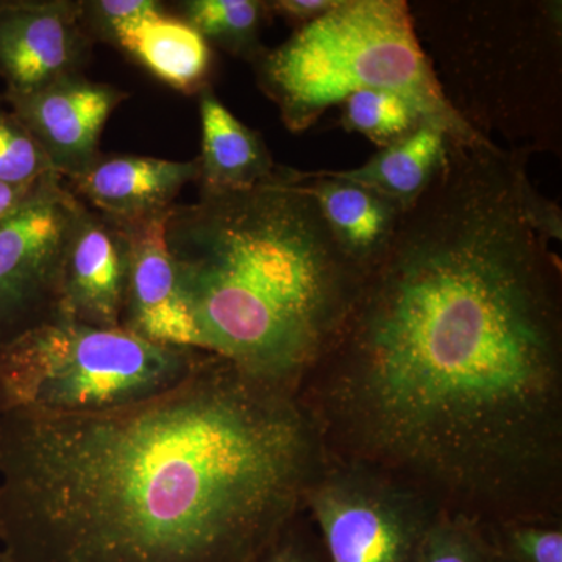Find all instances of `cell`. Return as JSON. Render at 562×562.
<instances>
[{
	"instance_id": "obj_22",
	"label": "cell",
	"mask_w": 562,
	"mask_h": 562,
	"mask_svg": "<svg viewBox=\"0 0 562 562\" xmlns=\"http://www.w3.org/2000/svg\"><path fill=\"white\" fill-rule=\"evenodd\" d=\"M161 9L157 0H94L83 2V18L92 38L110 41L114 32Z\"/></svg>"
},
{
	"instance_id": "obj_3",
	"label": "cell",
	"mask_w": 562,
	"mask_h": 562,
	"mask_svg": "<svg viewBox=\"0 0 562 562\" xmlns=\"http://www.w3.org/2000/svg\"><path fill=\"white\" fill-rule=\"evenodd\" d=\"M166 239L202 350L295 392L364 277L284 166L249 190L173 206Z\"/></svg>"
},
{
	"instance_id": "obj_4",
	"label": "cell",
	"mask_w": 562,
	"mask_h": 562,
	"mask_svg": "<svg viewBox=\"0 0 562 562\" xmlns=\"http://www.w3.org/2000/svg\"><path fill=\"white\" fill-rule=\"evenodd\" d=\"M260 90L291 133L310 131L360 91L401 95L450 143L486 139L447 98L405 0H338L254 61Z\"/></svg>"
},
{
	"instance_id": "obj_2",
	"label": "cell",
	"mask_w": 562,
	"mask_h": 562,
	"mask_svg": "<svg viewBox=\"0 0 562 562\" xmlns=\"http://www.w3.org/2000/svg\"><path fill=\"white\" fill-rule=\"evenodd\" d=\"M324 458L297 392L205 351L144 401L0 414V543L11 562H255Z\"/></svg>"
},
{
	"instance_id": "obj_18",
	"label": "cell",
	"mask_w": 562,
	"mask_h": 562,
	"mask_svg": "<svg viewBox=\"0 0 562 562\" xmlns=\"http://www.w3.org/2000/svg\"><path fill=\"white\" fill-rule=\"evenodd\" d=\"M341 105L346 131L360 133L380 149L405 139L425 124L424 117L405 99L392 92L360 91L349 95Z\"/></svg>"
},
{
	"instance_id": "obj_6",
	"label": "cell",
	"mask_w": 562,
	"mask_h": 562,
	"mask_svg": "<svg viewBox=\"0 0 562 562\" xmlns=\"http://www.w3.org/2000/svg\"><path fill=\"white\" fill-rule=\"evenodd\" d=\"M303 512L327 562H417L439 509L382 472L325 457Z\"/></svg>"
},
{
	"instance_id": "obj_8",
	"label": "cell",
	"mask_w": 562,
	"mask_h": 562,
	"mask_svg": "<svg viewBox=\"0 0 562 562\" xmlns=\"http://www.w3.org/2000/svg\"><path fill=\"white\" fill-rule=\"evenodd\" d=\"M94 38L83 2L0 0V77L3 95H25L83 74Z\"/></svg>"
},
{
	"instance_id": "obj_21",
	"label": "cell",
	"mask_w": 562,
	"mask_h": 562,
	"mask_svg": "<svg viewBox=\"0 0 562 562\" xmlns=\"http://www.w3.org/2000/svg\"><path fill=\"white\" fill-rule=\"evenodd\" d=\"M0 99V183L32 184L54 172L38 140ZM57 173V172H55Z\"/></svg>"
},
{
	"instance_id": "obj_19",
	"label": "cell",
	"mask_w": 562,
	"mask_h": 562,
	"mask_svg": "<svg viewBox=\"0 0 562 562\" xmlns=\"http://www.w3.org/2000/svg\"><path fill=\"white\" fill-rule=\"evenodd\" d=\"M492 547L482 524L439 512L425 536L417 562H491Z\"/></svg>"
},
{
	"instance_id": "obj_12",
	"label": "cell",
	"mask_w": 562,
	"mask_h": 562,
	"mask_svg": "<svg viewBox=\"0 0 562 562\" xmlns=\"http://www.w3.org/2000/svg\"><path fill=\"white\" fill-rule=\"evenodd\" d=\"M201 165L140 155L99 158L87 172L65 180L85 205L124 225L140 224L169 213L191 181H199Z\"/></svg>"
},
{
	"instance_id": "obj_9",
	"label": "cell",
	"mask_w": 562,
	"mask_h": 562,
	"mask_svg": "<svg viewBox=\"0 0 562 562\" xmlns=\"http://www.w3.org/2000/svg\"><path fill=\"white\" fill-rule=\"evenodd\" d=\"M128 95L76 74L31 94L3 95L2 101L38 140L54 172L70 180L102 157L103 128Z\"/></svg>"
},
{
	"instance_id": "obj_5",
	"label": "cell",
	"mask_w": 562,
	"mask_h": 562,
	"mask_svg": "<svg viewBox=\"0 0 562 562\" xmlns=\"http://www.w3.org/2000/svg\"><path fill=\"white\" fill-rule=\"evenodd\" d=\"M203 353L60 314L0 349V414L99 413L144 401L179 383Z\"/></svg>"
},
{
	"instance_id": "obj_11",
	"label": "cell",
	"mask_w": 562,
	"mask_h": 562,
	"mask_svg": "<svg viewBox=\"0 0 562 562\" xmlns=\"http://www.w3.org/2000/svg\"><path fill=\"white\" fill-rule=\"evenodd\" d=\"M128 266L127 225L81 202L63 273L61 313L92 327H121Z\"/></svg>"
},
{
	"instance_id": "obj_1",
	"label": "cell",
	"mask_w": 562,
	"mask_h": 562,
	"mask_svg": "<svg viewBox=\"0 0 562 562\" xmlns=\"http://www.w3.org/2000/svg\"><path fill=\"white\" fill-rule=\"evenodd\" d=\"M527 161L450 144L297 391L325 457L484 527L562 522L561 262Z\"/></svg>"
},
{
	"instance_id": "obj_27",
	"label": "cell",
	"mask_w": 562,
	"mask_h": 562,
	"mask_svg": "<svg viewBox=\"0 0 562 562\" xmlns=\"http://www.w3.org/2000/svg\"><path fill=\"white\" fill-rule=\"evenodd\" d=\"M0 562H11L10 558L7 557V553L3 550H0Z\"/></svg>"
},
{
	"instance_id": "obj_25",
	"label": "cell",
	"mask_w": 562,
	"mask_h": 562,
	"mask_svg": "<svg viewBox=\"0 0 562 562\" xmlns=\"http://www.w3.org/2000/svg\"><path fill=\"white\" fill-rule=\"evenodd\" d=\"M35 183L21 184V187L20 184L0 183V221L20 206Z\"/></svg>"
},
{
	"instance_id": "obj_14",
	"label": "cell",
	"mask_w": 562,
	"mask_h": 562,
	"mask_svg": "<svg viewBox=\"0 0 562 562\" xmlns=\"http://www.w3.org/2000/svg\"><path fill=\"white\" fill-rule=\"evenodd\" d=\"M110 43L181 94H199L210 87L213 52L209 41L165 7L114 32Z\"/></svg>"
},
{
	"instance_id": "obj_7",
	"label": "cell",
	"mask_w": 562,
	"mask_h": 562,
	"mask_svg": "<svg viewBox=\"0 0 562 562\" xmlns=\"http://www.w3.org/2000/svg\"><path fill=\"white\" fill-rule=\"evenodd\" d=\"M80 206L50 172L0 221V349L63 314V273Z\"/></svg>"
},
{
	"instance_id": "obj_13",
	"label": "cell",
	"mask_w": 562,
	"mask_h": 562,
	"mask_svg": "<svg viewBox=\"0 0 562 562\" xmlns=\"http://www.w3.org/2000/svg\"><path fill=\"white\" fill-rule=\"evenodd\" d=\"M288 176L312 195L322 220L342 254L362 272L382 258L405 211L368 188L321 171L286 168Z\"/></svg>"
},
{
	"instance_id": "obj_24",
	"label": "cell",
	"mask_w": 562,
	"mask_h": 562,
	"mask_svg": "<svg viewBox=\"0 0 562 562\" xmlns=\"http://www.w3.org/2000/svg\"><path fill=\"white\" fill-rule=\"evenodd\" d=\"M338 0H273L266 2L269 16H280L294 22L299 27L324 16Z\"/></svg>"
},
{
	"instance_id": "obj_17",
	"label": "cell",
	"mask_w": 562,
	"mask_h": 562,
	"mask_svg": "<svg viewBox=\"0 0 562 562\" xmlns=\"http://www.w3.org/2000/svg\"><path fill=\"white\" fill-rule=\"evenodd\" d=\"M180 18L192 25L209 44L254 63L266 50L260 35L269 13L260 0H187L180 2Z\"/></svg>"
},
{
	"instance_id": "obj_15",
	"label": "cell",
	"mask_w": 562,
	"mask_h": 562,
	"mask_svg": "<svg viewBox=\"0 0 562 562\" xmlns=\"http://www.w3.org/2000/svg\"><path fill=\"white\" fill-rule=\"evenodd\" d=\"M199 111L202 191L249 190L273 179L279 165L273 161L265 139L239 121L213 88L199 92Z\"/></svg>"
},
{
	"instance_id": "obj_26",
	"label": "cell",
	"mask_w": 562,
	"mask_h": 562,
	"mask_svg": "<svg viewBox=\"0 0 562 562\" xmlns=\"http://www.w3.org/2000/svg\"><path fill=\"white\" fill-rule=\"evenodd\" d=\"M491 562H513V561L508 560V558L503 557V554L497 553V552H495L494 549H492V560H491Z\"/></svg>"
},
{
	"instance_id": "obj_16",
	"label": "cell",
	"mask_w": 562,
	"mask_h": 562,
	"mask_svg": "<svg viewBox=\"0 0 562 562\" xmlns=\"http://www.w3.org/2000/svg\"><path fill=\"white\" fill-rule=\"evenodd\" d=\"M449 149V136L436 125L425 122L405 139L380 149L360 168L321 171L325 176L368 188L406 211L430 188L446 165Z\"/></svg>"
},
{
	"instance_id": "obj_20",
	"label": "cell",
	"mask_w": 562,
	"mask_h": 562,
	"mask_svg": "<svg viewBox=\"0 0 562 562\" xmlns=\"http://www.w3.org/2000/svg\"><path fill=\"white\" fill-rule=\"evenodd\" d=\"M483 528L492 549L513 562H562V522L513 520Z\"/></svg>"
},
{
	"instance_id": "obj_10",
	"label": "cell",
	"mask_w": 562,
	"mask_h": 562,
	"mask_svg": "<svg viewBox=\"0 0 562 562\" xmlns=\"http://www.w3.org/2000/svg\"><path fill=\"white\" fill-rule=\"evenodd\" d=\"M169 213L127 225L131 266L121 327L158 346L202 350L166 239Z\"/></svg>"
},
{
	"instance_id": "obj_23",
	"label": "cell",
	"mask_w": 562,
	"mask_h": 562,
	"mask_svg": "<svg viewBox=\"0 0 562 562\" xmlns=\"http://www.w3.org/2000/svg\"><path fill=\"white\" fill-rule=\"evenodd\" d=\"M255 562H327L319 538L305 512Z\"/></svg>"
}]
</instances>
